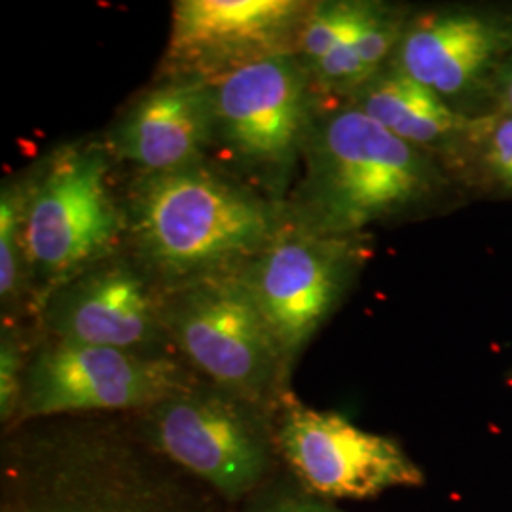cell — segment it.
<instances>
[{
  "label": "cell",
  "instance_id": "obj_1",
  "mask_svg": "<svg viewBox=\"0 0 512 512\" xmlns=\"http://www.w3.org/2000/svg\"><path fill=\"white\" fill-rule=\"evenodd\" d=\"M143 439L129 414L61 416L4 431L0 512H232Z\"/></svg>",
  "mask_w": 512,
  "mask_h": 512
},
{
  "label": "cell",
  "instance_id": "obj_2",
  "mask_svg": "<svg viewBox=\"0 0 512 512\" xmlns=\"http://www.w3.org/2000/svg\"><path fill=\"white\" fill-rule=\"evenodd\" d=\"M122 203L126 249L165 291L241 274L287 220L283 203L209 160L137 173Z\"/></svg>",
  "mask_w": 512,
  "mask_h": 512
},
{
  "label": "cell",
  "instance_id": "obj_3",
  "mask_svg": "<svg viewBox=\"0 0 512 512\" xmlns=\"http://www.w3.org/2000/svg\"><path fill=\"white\" fill-rule=\"evenodd\" d=\"M446 175L435 154L399 139L346 101L321 97L285 215L317 234L366 236L374 224L437 205L450 186Z\"/></svg>",
  "mask_w": 512,
  "mask_h": 512
},
{
  "label": "cell",
  "instance_id": "obj_4",
  "mask_svg": "<svg viewBox=\"0 0 512 512\" xmlns=\"http://www.w3.org/2000/svg\"><path fill=\"white\" fill-rule=\"evenodd\" d=\"M103 139L55 148L23 179V260L29 311L57 287L126 249L122 190Z\"/></svg>",
  "mask_w": 512,
  "mask_h": 512
},
{
  "label": "cell",
  "instance_id": "obj_5",
  "mask_svg": "<svg viewBox=\"0 0 512 512\" xmlns=\"http://www.w3.org/2000/svg\"><path fill=\"white\" fill-rule=\"evenodd\" d=\"M129 416L156 452L198 478L230 507H238L283 469L274 410L202 378Z\"/></svg>",
  "mask_w": 512,
  "mask_h": 512
},
{
  "label": "cell",
  "instance_id": "obj_6",
  "mask_svg": "<svg viewBox=\"0 0 512 512\" xmlns=\"http://www.w3.org/2000/svg\"><path fill=\"white\" fill-rule=\"evenodd\" d=\"M211 86L217 164L285 205L321 101L306 63L275 55Z\"/></svg>",
  "mask_w": 512,
  "mask_h": 512
},
{
  "label": "cell",
  "instance_id": "obj_7",
  "mask_svg": "<svg viewBox=\"0 0 512 512\" xmlns=\"http://www.w3.org/2000/svg\"><path fill=\"white\" fill-rule=\"evenodd\" d=\"M165 321L177 357L205 382L277 410L293 370L241 275L165 291Z\"/></svg>",
  "mask_w": 512,
  "mask_h": 512
},
{
  "label": "cell",
  "instance_id": "obj_8",
  "mask_svg": "<svg viewBox=\"0 0 512 512\" xmlns=\"http://www.w3.org/2000/svg\"><path fill=\"white\" fill-rule=\"evenodd\" d=\"M198 380L173 355H141L38 336L12 427L61 416L135 414Z\"/></svg>",
  "mask_w": 512,
  "mask_h": 512
},
{
  "label": "cell",
  "instance_id": "obj_9",
  "mask_svg": "<svg viewBox=\"0 0 512 512\" xmlns=\"http://www.w3.org/2000/svg\"><path fill=\"white\" fill-rule=\"evenodd\" d=\"M366 251L365 236H325L287 219L274 241L239 274L291 370L342 304Z\"/></svg>",
  "mask_w": 512,
  "mask_h": 512
},
{
  "label": "cell",
  "instance_id": "obj_10",
  "mask_svg": "<svg viewBox=\"0 0 512 512\" xmlns=\"http://www.w3.org/2000/svg\"><path fill=\"white\" fill-rule=\"evenodd\" d=\"M275 440L283 467L298 484L334 503L425 482L397 440L365 431L344 414L311 408L293 389L275 410Z\"/></svg>",
  "mask_w": 512,
  "mask_h": 512
},
{
  "label": "cell",
  "instance_id": "obj_11",
  "mask_svg": "<svg viewBox=\"0 0 512 512\" xmlns=\"http://www.w3.org/2000/svg\"><path fill=\"white\" fill-rule=\"evenodd\" d=\"M37 332L57 342L177 357L165 289L128 249L57 287L38 311Z\"/></svg>",
  "mask_w": 512,
  "mask_h": 512
},
{
  "label": "cell",
  "instance_id": "obj_12",
  "mask_svg": "<svg viewBox=\"0 0 512 512\" xmlns=\"http://www.w3.org/2000/svg\"><path fill=\"white\" fill-rule=\"evenodd\" d=\"M306 0H179L156 80L215 84L253 63L296 54Z\"/></svg>",
  "mask_w": 512,
  "mask_h": 512
},
{
  "label": "cell",
  "instance_id": "obj_13",
  "mask_svg": "<svg viewBox=\"0 0 512 512\" xmlns=\"http://www.w3.org/2000/svg\"><path fill=\"white\" fill-rule=\"evenodd\" d=\"M512 57V21L480 10H425L406 19L391 67L408 74L465 114L484 93L495 92Z\"/></svg>",
  "mask_w": 512,
  "mask_h": 512
},
{
  "label": "cell",
  "instance_id": "obj_14",
  "mask_svg": "<svg viewBox=\"0 0 512 512\" xmlns=\"http://www.w3.org/2000/svg\"><path fill=\"white\" fill-rule=\"evenodd\" d=\"M116 164L162 173L207 162L215 147L213 86L156 80L118 114L103 137Z\"/></svg>",
  "mask_w": 512,
  "mask_h": 512
},
{
  "label": "cell",
  "instance_id": "obj_15",
  "mask_svg": "<svg viewBox=\"0 0 512 512\" xmlns=\"http://www.w3.org/2000/svg\"><path fill=\"white\" fill-rule=\"evenodd\" d=\"M346 103L363 110L399 139L435 154L444 165L471 120L391 65L374 74Z\"/></svg>",
  "mask_w": 512,
  "mask_h": 512
},
{
  "label": "cell",
  "instance_id": "obj_16",
  "mask_svg": "<svg viewBox=\"0 0 512 512\" xmlns=\"http://www.w3.org/2000/svg\"><path fill=\"white\" fill-rule=\"evenodd\" d=\"M452 165H473L478 177L495 190L512 194V114L494 110L471 116L458 148L450 156ZM446 162V167L450 164Z\"/></svg>",
  "mask_w": 512,
  "mask_h": 512
},
{
  "label": "cell",
  "instance_id": "obj_17",
  "mask_svg": "<svg viewBox=\"0 0 512 512\" xmlns=\"http://www.w3.org/2000/svg\"><path fill=\"white\" fill-rule=\"evenodd\" d=\"M372 6L374 2L361 0L311 2L310 12L300 31L296 54L306 65H313L338 46L355 42L372 12Z\"/></svg>",
  "mask_w": 512,
  "mask_h": 512
},
{
  "label": "cell",
  "instance_id": "obj_18",
  "mask_svg": "<svg viewBox=\"0 0 512 512\" xmlns=\"http://www.w3.org/2000/svg\"><path fill=\"white\" fill-rule=\"evenodd\" d=\"M23 181H8L0 192V298L2 310L27 302L23 260ZM29 310V302H27Z\"/></svg>",
  "mask_w": 512,
  "mask_h": 512
},
{
  "label": "cell",
  "instance_id": "obj_19",
  "mask_svg": "<svg viewBox=\"0 0 512 512\" xmlns=\"http://www.w3.org/2000/svg\"><path fill=\"white\" fill-rule=\"evenodd\" d=\"M38 332L27 336L18 325H2L0 334V421L4 431L18 418L25 370L37 346Z\"/></svg>",
  "mask_w": 512,
  "mask_h": 512
},
{
  "label": "cell",
  "instance_id": "obj_20",
  "mask_svg": "<svg viewBox=\"0 0 512 512\" xmlns=\"http://www.w3.org/2000/svg\"><path fill=\"white\" fill-rule=\"evenodd\" d=\"M232 512H346L334 501L310 494L285 467Z\"/></svg>",
  "mask_w": 512,
  "mask_h": 512
},
{
  "label": "cell",
  "instance_id": "obj_21",
  "mask_svg": "<svg viewBox=\"0 0 512 512\" xmlns=\"http://www.w3.org/2000/svg\"><path fill=\"white\" fill-rule=\"evenodd\" d=\"M406 19L401 8L374 2L359 37L353 42L357 54L372 73H380L387 67V61L393 57L403 37Z\"/></svg>",
  "mask_w": 512,
  "mask_h": 512
},
{
  "label": "cell",
  "instance_id": "obj_22",
  "mask_svg": "<svg viewBox=\"0 0 512 512\" xmlns=\"http://www.w3.org/2000/svg\"><path fill=\"white\" fill-rule=\"evenodd\" d=\"M494 95L497 103V109L494 110H503L512 114V57L499 74Z\"/></svg>",
  "mask_w": 512,
  "mask_h": 512
}]
</instances>
